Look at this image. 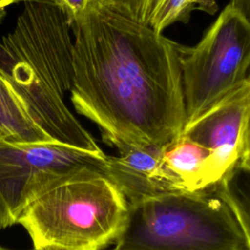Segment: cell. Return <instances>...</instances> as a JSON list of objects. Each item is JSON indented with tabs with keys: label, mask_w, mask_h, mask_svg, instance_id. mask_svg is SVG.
I'll list each match as a JSON object with an SVG mask.
<instances>
[{
	"label": "cell",
	"mask_w": 250,
	"mask_h": 250,
	"mask_svg": "<svg viewBox=\"0 0 250 250\" xmlns=\"http://www.w3.org/2000/svg\"><path fill=\"white\" fill-rule=\"evenodd\" d=\"M71 31L70 103L107 145L163 147L180 135L187 116L179 44L96 0Z\"/></svg>",
	"instance_id": "6da1fadb"
},
{
	"label": "cell",
	"mask_w": 250,
	"mask_h": 250,
	"mask_svg": "<svg viewBox=\"0 0 250 250\" xmlns=\"http://www.w3.org/2000/svg\"><path fill=\"white\" fill-rule=\"evenodd\" d=\"M23 3L13 30L0 37V69L50 138L104 153L66 102L72 87L71 26L66 15L54 4Z\"/></svg>",
	"instance_id": "7a4b0ae2"
},
{
	"label": "cell",
	"mask_w": 250,
	"mask_h": 250,
	"mask_svg": "<svg viewBox=\"0 0 250 250\" xmlns=\"http://www.w3.org/2000/svg\"><path fill=\"white\" fill-rule=\"evenodd\" d=\"M225 179L129 204L114 250H250L249 217Z\"/></svg>",
	"instance_id": "3957f363"
},
{
	"label": "cell",
	"mask_w": 250,
	"mask_h": 250,
	"mask_svg": "<svg viewBox=\"0 0 250 250\" xmlns=\"http://www.w3.org/2000/svg\"><path fill=\"white\" fill-rule=\"evenodd\" d=\"M128 212L118 188L101 170L85 168L32 201L17 224L37 250H103L115 243Z\"/></svg>",
	"instance_id": "277c9868"
},
{
	"label": "cell",
	"mask_w": 250,
	"mask_h": 250,
	"mask_svg": "<svg viewBox=\"0 0 250 250\" xmlns=\"http://www.w3.org/2000/svg\"><path fill=\"white\" fill-rule=\"evenodd\" d=\"M250 21L228 5L193 47L180 45L186 123L250 80Z\"/></svg>",
	"instance_id": "5b68a950"
},
{
	"label": "cell",
	"mask_w": 250,
	"mask_h": 250,
	"mask_svg": "<svg viewBox=\"0 0 250 250\" xmlns=\"http://www.w3.org/2000/svg\"><path fill=\"white\" fill-rule=\"evenodd\" d=\"M106 154L60 143L10 144L0 142V204L7 226L42 193L67 176L94 168L103 172Z\"/></svg>",
	"instance_id": "8992f818"
},
{
	"label": "cell",
	"mask_w": 250,
	"mask_h": 250,
	"mask_svg": "<svg viewBox=\"0 0 250 250\" xmlns=\"http://www.w3.org/2000/svg\"><path fill=\"white\" fill-rule=\"evenodd\" d=\"M249 119L250 80L185 124L180 135L210 151L199 188L249 171Z\"/></svg>",
	"instance_id": "52a82bcc"
},
{
	"label": "cell",
	"mask_w": 250,
	"mask_h": 250,
	"mask_svg": "<svg viewBox=\"0 0 250 250\" xmlns=\"http://www.w3.org/2000/svg\"><path fill=\"white\" fill-rule=\"evenodd\" d=\"M106 155L103 173L121 191L129 204L185 190L183 182L162 161V147L131 146Z\"/></svg>",
	"instance_id": "ba28073f"
},
{
	"label": "cell",
	"mask_w": 250,
	"mask_h": 250,
	"mask_svg": "<svg viewBox=\"0 0 250 250\" xmlns=\"http://www.w3.org/2000/svg\"><path fill=\"white\" fill-rule=\"evenodd\" d=\"M0 142L10 144L55 142L35 123L24 103L1 69Z\"/></svg>",
	"instance_id": "9c48e42d"
},
{
	"label": "cell",
	"mask_w": 250,
	"mask_h": 250,
	"mask_svg": "<svg viewBox=\"0 0 250 250\" xmlns=\"http://www.w3.org/2000/svg\"><path fill=\"white\" fill-rule=\"evenodd\" d=\"M209 156L208 149L182 135L162 147L164 165L183 182L187 190L199 188Z\"/></svg>",
	"instance_id": "30bf717a"
},
{
	"label": "cell",
	"mask_w": 250,
	"mask_h": 250,
	"mask_svg": "<svg viewBox=\"0 0 250 250\" xmlns=\"http://www.w3.org/2000/svg\"><path fill=\"white\" fill-rule=\"evenodd\" d=\"M193 10L214 14L217 10L216 0H157L148 26L157 33H162L172 23L187 22Z\"/></svg>",
	"instance_id": "8fae6325"
},
{
	"label": "cell",
	"mask_w": 250,
	"mask_h": 250,
	"mask_svg": "<svg viewBox=\"0 0 250 250\" xmlns=\"http://www.w3.org/2000/svg\"><path fill=\"white\" fill-rule=\"evenodd\" d=\"M140 23L148 25L157 0H96Z\"/></svg>",
	"instance_id": "7c38bea8"
},
{
	"label": "cell",
	"mask_w": 250,
	"mask_h": 250,
	"mask_svg": "<svg viewBox=\"0 0 250 250\" xmlns=\"http://www.w3.org/2000/svg\"><path fill=\"white\" fill-rule=\"evenodd\" d=\"M94 0H51V2L61 8L66 15L70 26L75 24L86 13Z\"/></svg>",
	"instance_id": "4fadbf2b"
},
{
	"label": "cell",
	"mask_w": 250,
	"mask_h": 250,
	"mask_svg": "<svg viewBox=\"0 0 250 250\" xmlns=\"http://www.w3.org/2000/svg\"><path fill=\"white\" fill-rule=\"evenodd\" d=\"M229 5L249 19L250 0H230Z\"/></svg>",
	"instance_id": "5bb4252c"
},
{
	"label": "cell",
	"mask_w": 250,
	"mask_h": 250,
	"mask_svg": "<svg viewBox=\"0 0 250 250\" xmlns=\"http://www.w3.org/2000/svg\"><path fill=\"white\" fill-rule=\"evenodd\" d=\"M5 228H8V226H7V222H6V217H5L4 211H3L2 206L0 204V229H5Z\"/></svg>",
	"instance_id": "9a60e30c"
},
{
	"label": "cell",
	"mask_w": 250,
	"mask_h": 250,
	"mask_svg": "<svg viewBox=\"0 0 250 250\" xmlns=\"http://www.w3.org/2000/svg\"><path fill=\"white\" fill-rule=\"evenodd\" d=\"M17 2H21V0H0V9H6L8 6Z\"/></svg>",
	"instance_id": "2e32d148"
},
{
	"label": "cell",
	"mask_w": 250,
	"mask_h": 250,
	"mask_svg": "<svg viewBox=\"0 0 250 250\" xmlns=\"http://www.w3.org/2000/svg\"><path fill=\"white\" fill-rule=\"evenodd\" d=\"M4 15H5V9H0V21L2 20Z\"/></svg>",
	"instance_id": "e0dca14e"
},
{
	"label": "cell",
	"mask_w": 250,
	"mask_h": 250,
	"mask_svg": "<svg viewBox=\"0 0 250 250\" xmlns=\"http://www.w3.org/2000/svg\"><path fill=\"white\" fill-rule=\"evenodd\" d=\"M0 250H12V249H9V248H6V247H3V246H1V245H0ZM29 250H37V249H35V248H31V249H29Z\"/></svg>",
	"instance_id": "ac0fdd59"
},
{
	"label": "cell",
	"mask_w": 250,
	"mask_h": 250,
	"mask_svg": "<svg viewBox=\"0 0 250 250\" xmlns=\"http://www.w3.org/2000/svg\"><path fill=\"white\" fill-rule=\"evenodd\" d=\"M111 250H114V249H111Z\"/></svg>",
	"instance_id": "d6986e66"
}]
</instances>
